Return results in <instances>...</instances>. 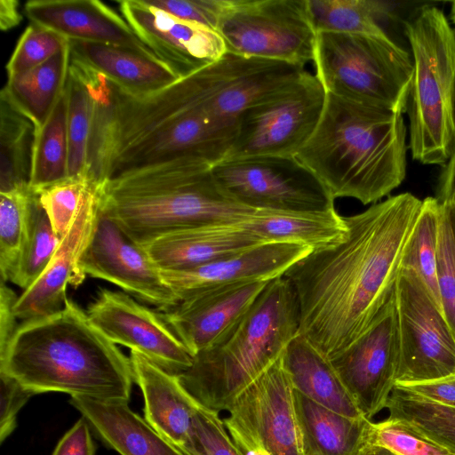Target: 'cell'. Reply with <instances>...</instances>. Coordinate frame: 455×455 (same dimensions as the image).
I'll return each mask as SVG.
<instances>
[{"label": "cell", "instance_id": "cell-1", "mask_svg": "<svg viewBox=\"0 0 455 455\" xmlns=\"http://www.w3.org/2000/svg\"><path fill=\"white\" fill-rule=\"evenodd\" d=\"M421 204L402 193L344 216L340 239L284 273L298 300L299 334L327 360L358 339L393 296Z\"/></svg>", "mask_w": 455, "mask_h": 455}, {"label": "cell", "instance_id": "cell-2", "mask_svg": "<svg viewBox=\"0 0 455 455\" xmlns=\"http://www.w3.org/2000/svg\"><path fill=\"white\" fill-rule=\"evenodd\" d=\"M0 374L35 395L105 401L129 402L134 382L130 357L68 298L60 311L19 324L0 350Z\"/></svg>", "mask_w": 455, "mask_h": 455}, {"label": "cell", "instance_id": "cell-3", "mask_svg": "<svg viewBox=\"0 0 455 455\" xmlns=\"http://www.w3.org/2000/svg\"><path fill=\"white\" fill-rule=\"evenodd\" d=\"M402 114L326 93L313 133L296 157L336 198L376 204L406 174Z\"/></svg>", "mask_w": 455, "mask_h": 455}, {"label": "cell", "instance_id": "cell-4", "mask_svg": "<svg viewBox=\"0 0 455 455\" xmlns=\"http://www.w3.org/2000/svg\"><path fill=\"white\" fill-rule=\"evenodd\" d=\"M212 165L180 158L106 181L102 211L144 247L165 235L219 221H243L256 210L225 194Z\"/></svg>", "mask_w": 455, "mask_h": 455}, {"label": "cell", "instance_id": "cell-5", "mask_svg": "<svg viewBox=\"0 0 455 455\" xmlns=\"http://www.w3.org/2000/svg\"><path fill=\"white\" fill-rule=\"evenodd\" d=\"M299 330L294 290L283 275L276 277L220 341L193 356L192 365L177 376L200 405L219 413L228 411L283 355Z\"/></svg>", "mask_w": 455, "mask_h": 455}, {"label": "cell", "instance_id": "cell-6", "mask_svg": "<svg viewBox=\"0 0 455 455\" xmlns=\"http://www.w3.org/2000/svg\"><path fill=\"white\" fill-rule=\"evenodd\" d=\"M413 76L406 111L410 149L424 164H443L455 148V34L443 11L422 6L406 21Z\"/></svg>", "mask_w": 455, "mask_h": 455}, {"label": "cell", "instance_id": "cell-7", "mask_svg": "<svg viewBox=\"0 0 455 455\" xmlns=\"http://www.w3.org/2000/svg\"><path fill=\"white\" fill-rule=\"evenodd\" d=\"M312 61L326 93L395 113L406 111L413 63L389 36L317 32Z\"/></svg>", "mask_w": 455, "mask_h": 455}, {"label": "cell", "instance_id": "cell-8", "mask_svg": "<svg viewBox=\"0 0 455 455\" xmlns=\"http://www.w3.org/2000/svg\"><path fill=\"white\" fill-rule=\"evenodd\" d=\"M216 32L226 52L302 68L313 60L307 0H227Z\"/></svg>", "mask_w": 455, "mask_h": 455}, {"label": "cell", "instance_id": "cell-9", "mask_svg": "<svg viewBox=\"0 0 455 455\" xmlns=\"http://www.w3.org/2000/svg\"><path fill=\"white\" fill-rule=\"evenodd\" d=\"M325 100L318 78L305 70L241 115L235 140L224 160L296 156L315 129Z\"/></svg>", "mask_w": 455, "mask_h": 455}, {"label": "cell", "instance_id": "cell-10", "mask_svg": "<svg viewBox=\"0 0 455 455\" xmlns=\"http://www.w3.org/2000/svg\"><path fill=\"white\" fill-rule=\"evenodd\" d=\"M212 175L230 198L254 210L295 212L333 209L334 199L296 156L223 160Z\"/></svg>", "mask_w": 455, "mask_h": 455}, {"label": "cell", "instance_id": "cell-11", "mask_svg": "<svg viewBox=\"0 0 455 455\" xmlns=\"http://www.w3.org/2000/svg\"><path fill=\"white\" fill-rule=\"evenodd\" d=\"M394 299L399 347L395 384L455 375V338L412 271L400 269Z\"/></svg>", "mask_w": 455, "mask_h": 455}, {"label": "cell", "instance_id": "cell-12", "mask_svg": "<svg viewBox=\"0 0 455 455\" xmlns=\"http://www.w3.org/2000/svg\"><path fill=\"white\" fill-rule=\"evenodd\" d=\"M282 356L234 402L223 422L243 455H305Z\"/></svg>", "mask_w": 455, "mask_h": 455}, {"label": "cell", "instance_id": "cell-13", "mask_svg": "<svg viewBox=\"0 0 455 455\" xmlns=\"http://www.w3.org/2000/svg\"><path fill=\"white\" fill-rule=\"evenodd\" d=\"M398 338L394 294L367 330L330 359L363 416L386 408L395 385Z\"/></svg>", "mask_w": 455, "mask_h": 455}, {"label": "cell", "instance_id": "cell-14", "mask_svg": "<svg viewBox=\"0 0 455 455\" xmlns=\"http://www.w3.org/2000/svg\"><path fill=\"white\" fill-rule=\"evenodd\" d=\"M109 340L139 353L166 371H187L193 356L161 316L129 294L101 289L86 311Z\"/></svg>", "mask_w": 455, "mask_h": 455}, {"label": "cell", "instance_id": "cell-15", "mask_svg": "<svg viewBox=\"0 0 455 455\" xmlns=\"http://www.w3.org/2000/svg\"><path fill=\"white\" fill-rule=\"evenodd\" d=\"M106 182L92 178L69 228L45 270L18 297L13 307L17 319L27 321L60 311L68 284L83 283L86 275L80 261L93 236L103 205Z\"/></svg>", "mask_w": 455, "mask_h": 455}, {"label": "cell", "instance_id": "cell-16", "mask_svg": "<svg viewBox=\"0 0 455 455\" xmlns=\"http://www.w3.org/2000/svg\"><path fill=\"white\" fill-rule=\"evenodd\" d=\"M80 267L85 275L111 283L161 311L179 302L146 250L129 238L102 209Z\"/></svg>", "mask_w": 455, "mask_h": 455}, {"label": "cell", "instance_id": "cell-17", "mask_svg": "<svg viewBox=\"0 0 455 455\" xmlns=\"http://www.w3.org/2000/svg\"><path fill=\"white\" fill-rule=\"evenodd\" d=\"M124 19L148 50L180 78L220 58L224 44L217 32L178 19L147 0L118 2Z\"/></svg>", "mask_w": 455, "mask_h": 455}, {"label": "cell", "instance_id": "cell-18", "mask_svg": "<svg viewBox=\"0 0 455 455\" xmlns=\"http://www.w3.org/2000/svg\"><path fill=\"white\" fill-rule=\"evenodd\" d=\"M270 281L240 283L206 291L180 300L160 314L195 356L220 341L245 315Z\"/></svg>", "mask_w": 455, "mask_h": 455}, {"label": "cell", "instance_id": "cell-19", "mask_svg": "<svg viewBox=\"0 0 455 455\" xmlns=\"http://www.w3.org/2000/svg\"><path fill=\"white\" fill-rule=\"evenodd\" d=\"M312 250L294 243H268L192 268L160 272L180 301L206 291L282 276Z\"/></svg>", "mask_w": 455, "mask_h": 455}, {"label": "cell", "instance_id": "cell-20", "mask_svg": "<svg viewBox=\"0 0 455 455\" xmlns=\"http://www.w3.org/2000/svg\"><path fill=\"white\" fill-rule=\"evenodd\" d=\"M24 13L68 40L120 45L156 57L124 17L100 1L33 0L25 4Z\"/></svg>", "mask_w": 455, "mask_h": 455}, {"label": "cell", "instance_id": "cell-21", "mask_svg": "<svg viewBox=\"0 0 455 455\" xmlns=\"http://www.w3.org/2000/svg\"><path fill=\"white\" fill-rule=\"evenodd\" d=\"M241 222L219 221L181 229L143 248L160 270H180L268 243L243 228Z\"/></svg>", "mask_w": 455, "mask_h": 455}, {"label": "cell", "instance_id": "cell-22", "mask_svg": "<svg viewBox=\"0 0 455 455\" xmlns=\"http://www.w3.org/2000/svg\"><path fill=\"white\" fill-rule=\"evenodd\" d=\"M134 382L144 399V419L160 435L182 447L201 406L179 378L139 353L131 351Z\"/></svg>", "mask_w": 455, "mask_h": 455}, {"label": "cell", "instance_id": "cell-23", "mask_svg": "<svg viewBox=\"0 0 455 455\" xmlns=\"http://www.w3.org/2000/svg\"><path fill=\"white\" fill-rule=\"evenodd\" d=\"M69 403L97 436L120 455H190L156 432L128 402L71 396Z\"/></svg>", "mask_w": 455, "mask_h": 455}, {"label": "cell", "instance_id": "cell-24", "mask_svg": "<svg viewBox=\"0 0 455 455\" xmlns=\"http://www.w3.org/2000/svg\"><path fill=\"white\" fill-rule=\"evenodd\" d=\"M71 58L136 95L159 92L180 79L164 63L131 48L69 40Z\"/></svg>", "mask_w": 455, "mask_h": 455}, {"label": "cell", "instance_id": "cell-25", "mask_svg": "<svg viewBox=\"0 0 455 455\" xmlns=\"http://www.w3.org/2000/svg\"><path fill=\"white\" fill-rule=\"evenodd\" d=\"M293 408L305 455H355L371 420L331 411L293 389Z\"/></svg>", "mask_w": 455, "mask_h": 455}, {"label": "cell", "instance_id": "cell-26", "mask_svg": "<svg viewBox=\"0 0 455 455\" xmlns=\"http://www.w3.org/2000/svg\"><path fill=\"white\" fill-rule=\"evenodd\" d=\"M282 363L294 390L338 413L363 417L330 361L299 334L286 347Z\"/></svg>", "mask_w": 455, "mask_h": 455}, {"label": "cell", "instance_id": "cell-27", "mask_svg": "<svg viewBox=\"0 0 455 455\" xmlns=\"http://www.w3.org/2000/svg\"><path fill=\"white\" fill-rule=\"evenodd\" d=\"M241 225L267 243H294L313 250L340 239L347 230L344 216L335 208L311 212L256 210Z\"/></svg>", "mask_w": 455, "mask_h": 455}, {"label": "cell", "instance_id": "cell-28", "mask_svg": "<svg viewBox=\"0 0 455 455\" xmlns=\"http://www.w3.org/2000/svg\"><path fill=\"white\" fill-rule=\"evenodd\" d=\"M71 61L69 44L51 59L17 76L3 88L12 101L41 128L63 94Z\"/></svg>", "mask_w": 455, "mask_h": 455}, {"label": "cell", "instance_id": "cell-29", "mask_svg": "<svg viewBox=\"0 0 455 455\" xmlns=\"http://www.w3.org/2000/svg\"><path fill=\"white\" fill-rule=\"evenodd\" d=\"M0 102L1 192L29 185L33 150L38 129L3 89Z\"/></svg>", "mask_w": 455, "mask_h": 455}, {"label": "cell", "instance_id": "cell-30", "mask_svg": "<svg viewBox=\"0 0 455 455\" xmlns=\"http://www.w3.org/2000/svg\"><path fill=\"white\" fill-rule=\"evenodd\" d=\"M66 93L69 146L68 177H75L86 171L87 151L95 108V93L92 69L72 58Z\"/></svg>", "mask_w": 455, "mask_h": 455}, {"label": "cell", "instance_id": "cell-31", "mask_svg": "<svg viewBox=\"0 0 455 455\" xmlns=\"http://www.w3.org/2000/svg\"><path fill=\"white\" fill-rule=\"evenodd\" d=\"M66 88L44 125L37 130L29 186L36 193L68 178Z\"/></svg>", "mask_w": 455, "mask_h": 455}, {"label": "cell", "instance_id": "cell-32", "mask_svg": "<svg viewBox=\"0 0 455 455\" xmlns=\"http://www.w3.org/2000/svg\"><path fill=\"white\" fill-rule=\"evenodd\" d=\"M315 32L388 36L379 20L390 13L388 4L374 0H307Z\"/></svg>", "mask_w": 455, "mask_h": 455}, {"label": "cell", "instance_id": "cell-33", "mask_svg": "<svg viewBox=\"0 0 455 455\" xmlns=\"http://www.w3.org/2000/svg\"><path fill=\"white\" fill-rule=\"evenodd\" d=\"M440 204L427 197L422 204L401 260V269L412 271L442 311L437 278V235ZM443 312V311H442Z\"/></svg>", "mask_w": 455, "mask_h": 455}, {"label": "cell", "instance_id": "cell-34", "mask_svg": "<svg viewBox=\"0 0 455 455\" xmlns=\"http://www.w3.org/2000/svg\"><path fill=\"white\" fill-rule=\"evenodd\" d=\"M37 197L29 185L0 192V275L6 283L28 242Z\"/></svg>", "mask_w": 455, "mask_h": 455}, {"label": "cell", "instance_id": "cell-35", "mask_svg": "<svg viewBox=\"0 0 455 455\" xmlns=\"http://www.w3.org/2000/svg\"><path fill=\"white\" fill-rule=\"evenodd\" d=\"M386 408L388 418L407 423L422 435L455 452V407L438 404L395 386Z\"/></svg>", "mask_w": 455, "mask_h": 455}, {"label": "cell", "instance_id": "cell-36", "mask_svg": "<svg viewBox=\"0 0 455 455\" xmlns=\"http://www.w3.org/2000/svg\"><path fill=\"white\" fill-rule=\"evenodd\" d=\"M60 241L37 195L33 207L29 236L9 281L23 291L28 289L45 270Z\"/></svg>", "mask_w": 455, "mask_h": 455}, {"label": "cell", "instance_id": "cell-37", "mask_svg": "<svg viewBox=\"0 0 455 455\" xmlns=\"http://www.w3.org/2000/svg\"><path fill=\"white\" fill-rule=\"evenodd\" d=\"M437 278L442 311L455 338V212L443 204L437 235Z\"/></svg>", "mask_w": 455, "mask_h": 455}, {"label": "cell", "instance_id": "cell-38", "mask_svg": "<svg viewBox=\"0 0 455 455\" xmlns=\"http://www.w3.org/2000/svg\"><path fill=\"white\" fill-rule=\"evenodd\" d=\"M366 444L387 448L397 455H455V452L422 435L407 423L391 418L370 423Z\"/></svg>", "mask_w": 455, "mask_h": 455}, {"label": "cell", "instance_id": "cell-39", "mask_svg": "<svg viewBox=\"0 0 455 455\" xmlns=\"http://www.w3.org/2000/svg\"><path fill=\"white\" fill-rule=\"evenodd\" d=\"M68 44L69 40L59 33L31 22L20 37L6 65L8 78L45 62Z\"/></svg>", "mask_w": 455, "mask_h": 455}, {"label": "cell", "instance_id": "cell-40", "mask_svg": "<svg viewBox=\"0 0 455 455\" xmlns=\"http://www.w3.org/2000/svg\"><path fill=\"white\" fill-rule=\"evenodd\" d=\"M92 178L93 177L85 172L68 177L37 193L52 229L60 239L69 228Z\"/></svg>", "mask_w": 455, "mask_h": 455}, {"label": "cell", "instance_id": "cell-41", "mask_svg": "<svg viewBox=\"0 0 455 455\" xmlns=\"http://www.w3.org/2000/svg\"><path fill=\"white\" fill-rule=\"evenodd\" d=\"M181 448L190 455H243L219 412L202 405L194 416L189 435Z\"/></svg>", "mask_w": 455, "mask_h": 455}, {"label": "cell", "instance_id": "cell-42", "mask_svg": "<svg viewBox=\"0 0 455 455\" xmlns=\"http://www.w3.org/2000/svg\"><path fill=\"white\" fill-rule=\"evenodd\" d=\"M178 19L216 32L227 0H147Z\"/></svg>", "mask_w": 455, "mask_h": 455}, {"label": "cell", "instance_id": "cell-43", "mask_svg": "<svg viewBox=\"0 0 455 455\" xmlns=\"http://www.w3.org/2000/svg\"><path fill=\"white\" fill-rule=\"evenodd\" d=\"M0 442L3 443L15 429L17 415L34 393L11 377L0 374Z\"/></svg>", "mask_w": 455, "mask_h": 455}, {"label": "cell", "instance_id": "cell-44", "mask_svg": "<svg viewBox=\"0 0 455 455\" xmlns=\"http://www.w3.org/2000/svg\"><path fill=\"white\" fill-rule=\"evenodd\" d=\"M92 430L89 422L82 416L61 437L52 455H95Z\"/></svg>", "mask_w": 455, "mask_h": 455}, {"label": "cell", "instance_id": "cell-45", "mask_svg": "<svg viewBox=\"0 0 455 455\" xmlns=\"http://www.w3.org/2000/svg\"><path fill=\"white\" fill-rule=\"evenodd\" d=\"M395 386L438 404L455 407V375L423 382L395 384Z\"/></svg>", "mask_w": 455, "mask_h": 455}, {"label": "cell", "instance_id": "cell-46", "mask_svg": "<svg viewBox=\"0 0 455 455\" xmlns=\"http://www.w3.org/2000/svg\"><path fill=\"white\" fill-rule=\"evenodd\" d=\"M19 296L1 282L0 286V350L10 341L19 324L13 307Z\"/></svg>", "mask_w": 455, "mask_h": 455}, {"label": "cell", "instance_id": "cell-47", "mask_svg": "<svg viewBox=\"0 0 455 455\" xmlns=\"http://www.w3.org/2000/svg\"><path fill=\"white\" fill-rule=\"evenodd\" d=\"M435 198L440 204L449 205L455 212V148L440 176Z\"/></svg>", "mask_w": 455, "mask_h": 455}, {"label": "cell", "instance_id": "cell-48", "mask_svg": "<svg viewBox=\"0 0 455 455\" xmlns=\"http://www.w3.org/2000/svg\"><path fill=\"white\" fill-rule=\"evenodd\" d=\"M19 8L18 1H0V28L2 30L7 31L19 25L22 19Z\"/></svg>", "mask_w": 455, "mask_h": 455}, {"label": "cell", "instance_id": "cell-49", "mask_svg": "<svg viewBox=\"0 0 455 455\" xmlns=\"http://www.w3.org/2000/svg\"><path fill=\"white\" fill-rule=\"evenodd\" d=\"M355 455H397L395 452L387 450V448L372 445V444H365L361 448V450Z\"/></svg>", "mask_w": 455, "mask_h": 455}, {"label": "cell", "instance_id": "cell-50", "mask_svg": "<svg viewBox=\"0 0 455 455\" xmlns=\"http://www.w3.org/2000/svg\"><path fill=\"white\" fill-rule=\"evenodd\" d=\"M451 20L455 25V1L451 2Z\"/></svg>", "mask_w": 455, "mask_h": 455}, {"label": "cell", "instance_id": "cell-51", "mask_svg": "<svg viewBox=\"0 0 455 455\" xmlns=\"http://www.w3.org/2000/svg\"><path fill=\"white\" fill-rule=\"evenodd\" d=\"M453 123H454V132H455V97H454V107H453Z\"/></svg>", "mask_w": 455, "mask_h": 455}]
</instances>
